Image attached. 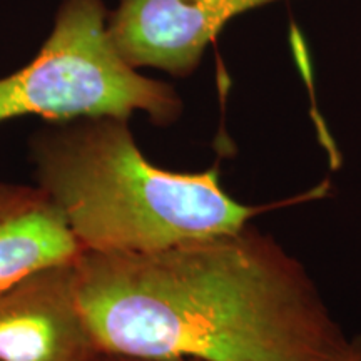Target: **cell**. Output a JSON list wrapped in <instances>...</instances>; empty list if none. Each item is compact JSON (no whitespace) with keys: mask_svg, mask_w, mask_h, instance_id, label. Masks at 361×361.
Returning <instances> with one entry per match:
<instances>
[{"mask_svg":"<svg viewBox=\"0 0 361 361\" xmlns=\"http://www.w3.org/2000/svg\"><path fill=\"white\" fill-rule=\"evenodd\" d=\"M107 16L104 0H62L51 34L32 61L0 78V124L24 116L49 123L104 116L129 121L135 112L156 126L179 119L178 92L117 54Z\"/></svg>","mask_w":361,"mask_h":361,"instance_id":"obj_3","label":"cell"},{"mask_svg":"<svg viewBox=\"0 0 361 361\" xmlns=\"http://www.w3.org/2000/svg\"><path fill=\"white\" fill-rule=\"evenodd\" d=\"M75 264L51 266L0 293V361H89Z\"/></svg>","mask_w":361,"mask_h":361,"instance_id":"obj_5","label":"cell"},{"mask_svg":"<svg viewBox=\"0 0 361 361\" xmlns=\"http://www.w3.org/2000/svg\"><path fill=\"white\" fill-rule=\"evenodd\" d=\"M61 209L37 184L0 183V293L84 255Z\"/></svg>","mask_w":361,"mask_h":361,"instance_id":"obj_6","label":"cell"},{"mask_svg":"<svg viewBox=\"0 0 361 361\" xmlns=\"http://www.w3.org/2000/svg\"><path fill=\"white\" fill-rule=\"evenodd\" d=\"M99 353L141 360L329 361L346 340L303 266L241 231L75 263Z\"/></svg>","mask_w":361,"mask_h":361,"instance_id":"obj_1","label":"cell"},{"mask_svg":"<svg viewBox=\"0 0 361 361\" xmlns=\"http://www.w3.org/2000/svg\"><path fill=\"white\" fill-rule=\"evenodd\" d=\"M329 361H361V336L350 340L345 350Z\"/></svg>","mask_w":361,"mask_h":361,"instance_id":"obj_7","label":"cell"},{"mask_svg":"<svg viewBox=\"0 0 361 361\" xmlns=\"http://www.w3.org/2000/svg\"><path fill=\"white\" fill-rule=\"evenodd\" d=\"M35 184L85 252H139L241 231L268 207L221 186L219 168L178 173L152 164L128 119L51 123L29 142Z\"/></svg>","mask_w":361,"mask_h":361,"instance_id":"obj_2","label":"cell"},{"mask_svg":"<svg viewBox=\"0 0 361 361\" xmlns=\"http://www.w3.org/2000/svg\"><path fill=\"white\" fill-rule=\"evenodd\" d=\"M276 0H119L107 16L117 54L134 69L191 75L233 17Z\"/></svg>","mask_w":361,"mask_h":361,"instance_id":"obj_4","label":"cell"},{"mask_svg":"<svg viewBox=\"0 0 361 361\" xmlns=\"http://www.w3.org/2000/svg\"><path fill=\"white\" fill-rule=\"evenodd\" d=\"M89 361H162V360H141V358H129V356L111 355V353H96ZM174 361H197V360H174Z\"/></svg>","mask_w":361,"mask_h":361,"instance_id":"obj_8","label":"cell"}]
</instances>
